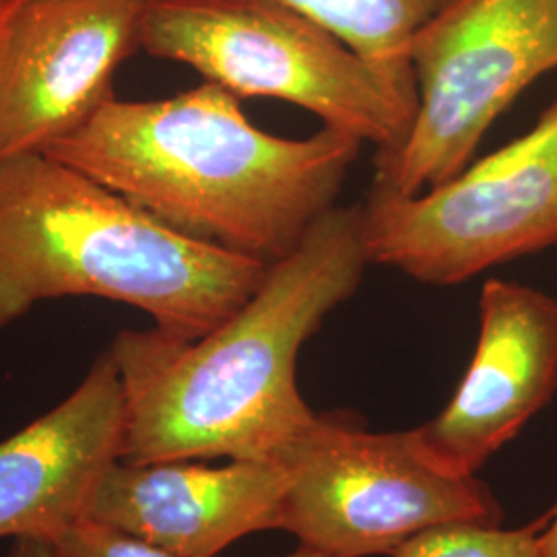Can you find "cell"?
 I'll list each match as a JSON object with an SVG mask.
<instances>
[{"label":"cell","instance_id":"7c38bea8","mask_svg":"<svg viewBox=\"0 0 557 557\" xmlns=\"http://www.w3.org/2000/svg\"><path fill=\"white\" fill-rule=\"evenodd\" d=\"M319 23L361 59L413 77L411 44L419 29L455 0H277Z\"/></svg>","mask_w":557,"mask_h":557},{"label":"cell","instance_id":"8992f818","mask_svg":"<svg viewBox=\"0 0 557 557\" xmlns=\"http://www.w3.org/2000/svg\"><path fill=\"white\" fill-rule=\"evenodd\" d=\"M283 465L278 529L329 557L393 556L432 527L504 518L483 481L436 467L411 430L374 434L347 413L319 416Z\"/></svg>","mask_w":557,"mask_h":557},{"label":"cell","instance_id":"5b68a950","mask_svg":"<svg viewBox=\"0 0 557 557\" xmlns=\"http://www.w3.org/2000/svg\"><path fill=\"white\" fill-rule=\"evenodd\" d=\"M418 110L374 158L372 188L419 195L458 176L508 106L557 69V0H455L411 44Z\"/></svg>","mask_w":557,"mask_h":557},{"label":"cell","instance_id":"9a60e30c","mask_svg":"<svg viewBox=\"0 0 557 557\" xmlns=\"http://www.w3.org/2000/svg\"><path fill=\"white\" fill-rule=\"evenodd\" d=\"M4 557H52L50 543L46 539H15L9 554Z\"/></svg>","mask_w":557,"mask_h":557},{"label":"cell","instance_id":"277c9868","mask_svg":"<svg viewBox=\"0 0 557 557\" xmlns=\"http://www.w3.org/2000/svg\"><path fill=\"white\" fill-rule=\"evenodd\" d=\"M140 50L186 64L236 98L289 101L395 151L418 110L416 79L361 59L277 0H149Z\"/></svg>","mask_w":557,"mask_h":557},{"label":"cell","instance_id":"8fae6325","mask_svg":"<svg viewBox=\"0 0 557 557\" xmlns=\"http://www.w3.org/2000/svg\"><path fill=\"white\" fill-rule=\"evenodd\" d=\"M124 425V386L106 349L69 397L0 440V539L50 541L85 518L120 460Z\"/></svg>","mask_w":557,"mask_h":557},{"label":"cell","instance_id":"d6986e66","mask_svg":"<svg viewBox=\"0 0 557 557\" xmlns=\"http://www.w3.org/2000/svg\"><path fill=\"white\" fill-rule=\"evenodd\" d=\"M15 2H23V0H11V4H15Z\"/></svg>","mask_w":557,"mask_h":557},{"label":"cell","instance_id":"4fadbf2b","mask_svg":"<svg viewBox=\"0 0 557 557\" xmlns=\"http://www.w3.org/2000/svg\"><path fill=\"white\" fill-rule=\"evenodd\" d=\"M547 515L520 527L502 529L485 522H450L421 531L393 557H539Z\"/></svg>","mask_w":557,"mask_h":557},{"label":"cell","instance_id":"ba28073f","mask_svg":"<svg viewBox=\"0 0 557 557\" xmlns=\"http://www.w3.org/2000/svg\"><path fill=\"white\" fill-rule=\"evenodd\" d=\"M149 0H23L0 32V160L44 151L114 98Z\"/></svg>","mask_w":557,"mask_h":557},{"label":"cell","instance_id":"6da1fadb","mask_svg":"<svg viewBox=\"0 0 557 557\" xmlns=\"http://www.w3.org/2000/svg\"><path fill=\"white\" fill-rule=\"evenodd\" d=\"M368 264L361 207L335 205L207 335L120 331L108 347L126 400L120 460L283 462L319 419L299 395V351Z\"/></svg>","mask_w":557,"mask_h":557},{"label":"cell","instance_id":"7a4b0ae2","mask_svg":"<svg viewBox=\"0 0 557 557\" xmlns=\"http://www.w3.org/2000/svg\"><path fill=\"white\" fill-rule=\"evenodd\" d=\"M361 140L335 128L281 139L205 81L174 98H112L44 153L184 236L273 264L335 207Z\"/></svg>","mask_w":557,"mask_h":557},{"label":"cell","instance_id":"e0dca14e","mask_svg":"<svg viewBox=\"0 0 557 557\" xmlns=\"http://www.w3.org/2000/svg\"><path fill=\"white\" fill-rule=\"evenodd\" d=\"M285 557H329L324 556V554H320V552H314V549H310V547H304V545H299L298 549L294 552V554H289V556Z\"/></svg>","mask_w":557,"mask_h":557},{"label":"cell","instance_id":"ac0fdd59","mask_svg":"<svg viewBox=\"0 0 557 557\" xmlns=\"http://www.w3.org/2000/svg\"><path fill=\"white\" fill-rule=\"evenodd\" d=\"M9 9H11V0H0V32H2V23H4Z\"/></svg>","mask_w":557,"mask_h":557},{"label":"cell","instance_id":"2e32d148","mask_svg":"<svg viewBox=\"0 0 557 557\" xmlns=\"http://www.w3.org/2000/svg\"><path fill=\"white\" fill-rule=\"evenodd\" d=\"M547 527L541 535V549L539 557H557V506L547 512Z\"/></svg>","mask_w":557,"mask_h":557},{"label":"cell","instance_id":"5bb4252c","mask_svg":"<svg viewBox=\"0 0 557 557\" xmlns=\"http://www.w3.org/2000/svg\"><path fill=\"white\" fill-rule=\"evenodd\" d=\"M52 557H178L94 518H81L48 541Z\"/></svg>","mask_w":557,"mask_h":557},{"label":"cell","instance_id":"9c48e42d","mask_svg":"<svg viewBox=\"0 0 557 557\" xmlns=\"http://www.w3.org/2000/svg\"><path fill=\"white\" fill-rule=\"evenodd\" d=\"M557 393V299L492 277L479 298L478 347L438 418L413 428L446 473L473 478Z\"/></svg>","mask_w":557,"mask_h":557},{"label":"cell","instance_id":"52a82bcc","mask_svg":"<svg viewBox=\"0 0 557 557\" xmlns=\"http://www.w3.org/2000/svg\"><path fill=\"white\" fill-rule=\"evenodd\" d=\"M361 230L370 264L457 285L557 246V100L537 124L436 188H370Z\"/></svg>","mask_w":557,"mask_h":557},{"label":"cell","instance_id":"3957f363","mask_svg":"<svg viewBox=\"0 0 557 557\" xmlns=\"http://www.w3.org/2000/svg\"><path fill=\"white\" fill-rule=\"evenodd\" d=\"M269 267L180 234L44 151L0 160V331L41 301L101 298L193 341L238 312Z\"/></svg>","mask_w":557,"mask_h":557},{"label":"cell","instance_id":"30bf717a","mask_svg":"<svg viewBox=\"0 0 557 557\" xmlns=\"http://www.w3.org/2000/svg\"><path fill=\"white\" fill-rule=\"evenodd\" d=\"M289 471L277 460H116L85 518L112 524L178 557H218L246 535L278 529Z\"/></svg>","mask_w":557,"mask_h":557}]
</instances>
